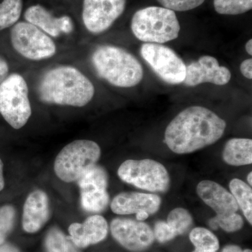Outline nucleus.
I'll return each instance as SVG.
<instances>
[{"mask_svg": "<svg viewBox=\"0 0 252 252\" xmlns=\"http://www.w3.org/2000/svg\"><path fill=\"white\" fill-rule=\"evenodd\" d=\"M225 128L226 123L215 113L201 106H192L167 126L165 142L174 153H193L216 143Z\"/></svg>", "mask_w": 252, "mask_h": 252, "instance_id": "f257e3e1", "label": "nucleus"}, {"mask_svg": "<svg viewBox=\"0 0 252 252\" xmlns=\"http://www.w3.org/2000/svg\"><path fill=\"white\" fill-rule=\"evenodd\" d=\"M37 92L39 99L45 103L81 107L92 100L94 87L77 68L61 66L43 75Z\"/></svg>", "mask_w": 252, "mask_h": 252, "instance_id": "f03ea898", "label": "nucleus"}, {"mask_svg": "<svg viewBox=\"0 0 252 252\" xmlns=\"http://www.w3.org/2000/svg\"><path fill=\"white\" fill-rule=\"evenodd\" d=\"M97 75L117 87L138 85L144 77L142 64L128 51L111 45L99 46L91 57Z\"/></svg>", "mask_w": 252, "mask_h": 252, "instance_id": "7ed1b4c3", "label": "nucleus"}, {"mask_svg": "<svg viewBox=\"0 0 252 252\" xmlns=\"http://www.w3.org/2000/svg\"><path fill=\"white\" fill-rule=\"evenodd\" d=\"M181 26L175 11L160 6H148L136 11L131 30L139 40L165 44L178 38Z\"/></svg>", "mask_w": 252, "mask_h": 252, "instance_id": "20e7f679", "label": "nucleus"}, {"mask_svg": "<svg viewBox=\"0 0 252 252\" xmlns=\"http://www.w3.org/2000/svg\"><path fill=\"white\" fill-rule=\"evenodd\" d=\"M100 155V148L94 141H74L66 145L56 157L55 172L64 182L78 181L97 165Z\"/></svg>", "mask_w": 252, "mask_h": 252, "instance_id": "39448f33", "label": "nucleus"}, {"mask_svg": "<svg viewBox=\"0 0 252 252\" xmlns=\"http://www.w3.org/2000/svg\"><path fill=\"white\" fill-rule=\"evenodd\" d=\"M0 114L14 129L21 128L31 118L27 83L20 74H11L0 84Z\"/></svg>", "mask_w": 252, "mask_h": 252, "instance_id": "423d86ee", "label": "nucleus"}, {"mask_svg": "<svg viewBox=\"0 0 252 252\" xmlns=\"http://www.w3.org/2000/svg\"><path fill=\"white\" fill-rule=\"evenodd\" d=\"M118 175L126 183L150 192L165 193L170 187L166 168L151 159L126 160L119 167Z\"/></svg>", "mask_w": 252, "mask_h": 252, "instance_id": "0eeeda50", "label": "nucleus"}, {"mask_svg": "<svg viewBox=\"0 0 252 252\" xmlns=\"http://www.w3.org/2000/svg\"><path fill=\"white\" fill-rule=\"evenodd\" d=\"M11 41L18 54L31 61L50 59L56 52V46L53 39L28 22H18L13 26Z\"/></svg>", "mask_w": 252, "mask_h": 252, "instance_id": "6e6552de", "label": "nucleus"}, {"mask_svg": "<svg viewBox=\"0 0 252 252\" xmlns=\"http://www.w3.org/2000/svg\"><path fill=\"white\" fill-rule=\"evenodd\" d=\"M140 54L162 81L173 85L183 83L187 65L173 50L162 44L145 43Z\"/></svg>", "mask_w": 252, "mask_h": 252, "instance_id": "1a4fd4ad", "label": "nucleus"}, {"mask_svg": "<svg viewBox=\"0 0 252 252\" xmlns=\"http://www.w3.org/2000/svg\"><path fill=\"white\" fill-rule=\"evenodd\" d=\"M126 0H84L82 20L88 31L97 34L109 29L124 12Z\"/></svg>", "mask_w": 252, "mask_h": 252, "instance_id": "9d476101", "label": "nucleus"}, {"mask_svg": "<svg viewBox=\"0 0 252 252\" xmlns=\"http://www.w3.org/2000/svg\"><path fill=\"white\" fill-rule=\"evenodd\" d=\"M83 208L88 212H100L108 206V175L103 167L95 165L77 181Z\"/></svg>", "mask_w": 252, "mask_h": 252, "instance_id": "9b49d317", "label": "nucleus"}, {"mask_svg": "<svg viewBox=\"0 0 252 252\" xmlns=\"http://www.w3.org/2000/svg\"><path fill=\"white\" fill-rule=\"evenodd\" d=\"M110 229L118 243L132 252L147 250L155 239L150 226L140 220L117 218L111 223Z\"/></svg>", "mask_w": 252, "mask_h": 252, "instance_id": "f8f14e48", "label": "nucleus"}, {"mask_svg": "<svg viewBox=\"0 0 252 252\" xmlns=\"http://www.w3.org/2000/svg\"><path fill=\"white\" fill-rule=\"evenodd\" d=\"M231 79V72L224 66H220L215 57L203 56L198 61L187 66L183 84L193 87L210 83L217 86H224Z\"/></svg>", "mask_w": 252, "mask_h": 252, "instance_id": "ddd939ff", "label": "nucleus"}, {"mask_svg": "<svg viewBox=\"0 0 252 252\" xmlns=\"http://www.w3.org/2000/svg\"><path fill=\"white\" fill-rule=\"evenodd\" d=\"M24 18L28 23L34 25L52 37H59L62 34H70L74 31V23L69 16L55 17L40 4L33 5L28 8Z\"/></svg>", "mask_w": 252, "mask_h": 252, "instance_id": "4468645a", "label": "nucleus"}, {"mask_svg": "<svg viewBox=\"0 0 252 252\" xmlns=\"http://www.w3.org/2000/svg\"><path fill=\"white\" fill-rule=\"evenodd\" d=\"M161 199L158 195L140 192H124L113 199L111 209L117 215H132L146 212L154 215L158 211Z\"/></svg>", "mask_w": 252, "mask_h": 252, "instance_id": "2eb2a0df", "label": "nucleus"}, {"mask_svg": "<svg viewBox=\"0 0 252 252\" xmlns=\"http://www.w3.org/2000/svg\"><path fill=\"white\" fill-rule=\"evenodd\" d=\"M200 198L220 216L236 213L238 205L229 191L221 185L210 180H204L197 186Z\"/></svg>", "mask_w": 252, "mask_h": 252, "instance_id": "dca6fc26", "label": "nucleus"}, {"mask_svg": "<svg viewBox=\"0 0 252 252\" xmlns=\"http://www.w3.org/2000/svg\"><path fill=\"white\" fill-rule=\"evenodd\" d=\"M69 233L77 248H85L105 239L108 233V224L103 217L94 215L89 217L84 223L71 224Z\"/></svg>", "mask_w": 252, "mask_h": 252, "instance_id": "f3484780", "label": "nucleus"}, {"mask_svg": "<svg viewBox=\"0 0 252 252\" xmlns=\"http://www.w3.org/2000/svg\"><path fill=\"white\" fill-rule=\"evenodd\" d=\"M49 215L47 195L42 190L33 191L28 197L23 207V229L28 233L37 232L49 220Z\"/></svg>", "mask_w": 252, "mask_h": 252, "instance_id": "a211bd4d", "label": "nucleus"}, {"mask_svg": "<svg viewBox=\"0 0 252 252\" xmlns=\"http://www.w3.org/2000/svg\"><path fill=\"white\" fill-rule=\"evenodd\" d=\"M222 158L225 163L233 166H243L252 163L251 139H230L225 144Z\"/></svg>", "mask_w": 252, "mask_h": 252, "instance_id": "6ab92c4d", "label": "nucleus"}, {"mask_svg": "<svg viewBox=\"0 0 252 252\" xmlns=\"http://www.w3.org/2000/svg\"><path fill=\"white\" fill-rule=\"evenodd\" d=\"M230 193L233 195L238 207L241 209L249 223H252V189L239 179H233L229 184Z\"/></svg>", "mask_w": 252, "mask_h": 252, "instance_id": "aec40b11", "label": "nucleus"}, {"mask_svg": "<svg viewBox=\"0 0 252 252\" xmlns=\"http://www.w3.org/2000/svg\"><path fill=\"white\" fill-rule=\"evenodd\" d=\"M45 245L47 252H80L70 237L64 235L57 228L49 230L46 235Z\"/></svg>", "mask_w": 252, "mask_h": 252, "instance_id": "412c9836", "label": "nucleus"}, {"mask_svg": "<svg viewBox=\"0 0 252 252\" xmlns=\"http://www.w3.org/2000/svg\"><path fill=\"white\" fill-rule=\"evenodd\" d=\"M23 0H3L0 3V31L14 26L22 14Z\"/></svg>", "mask_w": 252, "mask_h": 252, "instance_id": "4be33fe9", "label": "nucleus"}, {"mask_svg": "<svg viewBox=\"0 0 252 252\" xmlns=\"http://www.w3.org/2000/svg\"><path fill=\"white\" fill-rule=\"evenodd\" d=\"M190 242L195 249L205 251L217 252L220 249V241L216 235L207 228H193L189 235Z\"/></svg>", "mask_w": 252, "mask_h": 252, "instance_id": "5701e85b", "label": "nucleus"}, {"mask_svg": "<svg viewBox=\"0 0 252 252\" xmlns=\"http://www.w3.org/2000/svg\"><path fill=\"white\" fill-rule=\"evenodd\" d=\"M214 7L220 14H243L252 10V0H214Z\"/></svg>", "mask_w": 252, "mask_h": 252, "instance_id": "b1692460", "label": "nucleus"}, {"mask_svg": "<svg viewBox=\"0 0 252 252\" xmlns=\"http://www.w3.org/2000/svg\"><path fill=\"white\" fill-rule=\"evenodd\" d=\"M167 223L177 235L185 234L193 225V218L188 210L182 207L174 209L167 217Z\"/></svg>", "mask_w": 252, "mask_h": 252, "instance_id": "393cba45", "label": "nucleus"}, {"mask_svg": "<svg viewBox=\"0 0 252 252\" xmlns=\"http://www.w3.org/2000/svg\"><path fill=\"white\" fill-rule=\"evenodd\" d=\"M243 217L237 213L227 216L216 215L209 220V225L212 229L217 230L220 228L227 233L238 231L243 228Z\"/></svg>", "mask_w": 252, "mask_h": 252, "instance_id": "a878e982", "label": "nucleus"}, {"mask_svg": "<svg viewBox=\"0 0 252 252\" xmlns=\"http://www.w3.org/2000/svg\"><path fill=\"white\" fill-rule=\"evenodd\" d=\"M16 212L11 205L0 207V245L4 243L14 226Z\"/></svg>", "mask_w": 252, "mask_h": 252, "instance_id": "bb28decb", "label": "nucleus"}, {"mask_svg": "<svg viewBox=\"0 0 252 252\" xmlns=\"http://www.w3.org/2000/svg\"><path fill=\"white\" fill-rule=\"evenodd\" d=\"M162 7L173 11H187L195 9L205 0H157Z\"/></svg>", "mask_w": 252, "mask_h": 252, "instance_id": "cd10ccee", "label": "nucleus"}, {"mask_svg": "<svg viewBox=\"0 0 252 252\" xmlns=\"http://www.w3.org/2000/svg\"><path fill=\"white\" fill-rule=\"evenodd\" d=\"M153 232L154 238L161 243L170 241L177 236L175 230L172 229L167 222L163 220H159L156 223Z\"/></svg>", "mask_w": 252, "mask_h": 252, "instance_id": "c85d7f7f", "label": "nucleus"}, {"mask_svg": "<svg viewBox=\"0 0 252 252\" xmlns=\"http://www.w3.org/2000/svg\"><path fill=\"white\" fill-rule=\"evenodd\" d=\"M240 72L247 79H252V59H249L243 61L240 64Z\"/></svg>", "mask_w": 252, "mask_h": 252, "instance_id": "c756f323", "label": "nucleus"}, {"mask_svg": "<svg viewBox=\"0 0 252 252\" xmlns=\"http://www.w3.org/2000/svg\"><path fill=\"white\" fill-rule=\"evenodd\" d=\"M9 69V64L6 60L0 56V84L8 77Z\"/></svg>", "mask_w": 252, "mask_h": 252, "instance_id": "7c9ffc66", "label": "nucleus"}, {"mask_svg": "<svg viewBox=\"0 0 252 252\" xmlns=\"http://www.w3.org/2000/svg\"><path fill=\"white\" fill-rule=\"evenodd\" d=\"M222 252H252L251 250H242L241 248L237 245H227L222 250Z\"/></svg>", "mask_w": 252, "mask_h": 252, "instance_id": "2f4dec72", "label": "nucleus"}, {"mask_svg": "<svg viewBox=\"0 0 252 252\" xmlns=\"http://www.w3.org/2000/svg\"><path fill=\"white\" fill-rule=\"evenodd\" d=\"M0 252H18V250L13 245L6 244L0 246Z\"/></svg>", "mask_w": 252, "mask_h": 252, "instance_id": "473e14b6", "label": "nucleus"}, {"mask_svg": "<svg viewBox=\"0 0 252 252\" xmlns=\"http://www.w3.org/2000/svg\"><path fill=\"white\" fill-rule=\"evenodd\" d=\"M3 167H4V165L0 159V191L3 190L5 185L4 175H3Z\"/></svg>", "mask_w": 252, "mask_h": 252, "instance_id": "72a5a7b5", "label": "nucleus"}, {"mask_svg": "<svg viewBox=\"0 0 252 252\" xmlns=\"http://www.w3.org/2000/svg\"><path fill=\"white\" fill-rule=\"evenodd\" d=\"M149 216V214L144 211L140 212L136 214V218H137V220H140V221L147 220Z\"/></svg>", "mask_w": 252, "mask_h": 252, "instance_id": "f704fd0d", "label": "nucleus"}, {"mask_svg": "<svg viewBox=\"0 0 252 252\" xmlns=\"http://www.w3.org/2000/svg\"><path fill=\"white\" fill-rule=\"evenodd\" d=\"M245 49L249 55H252V39H250L245 45Z\"/></svg>", "mask_w": 252, "mask_h": 252, "instance_id": "c9c22d12", "label": "nucleus"}, {"mask_svg": "<svg viewBox=\"0 0 252 252\" xmlns=\"http://www.w3.org/2000/svg\"><path fill=\"white\" fill-rule=\"evenodd\" d=\"M248 182L249 185L252 186V173L250 172L248 175Z\"/></svg>", "mask_w": 252, "mask_h": 252, "instance_id": "e433bc0d", "label": "nucleus"}, {"mask_svg": "<svg viewBox=\"0 0 252 252\" xmlns=\"http://www.w3.org/2000/svg\"><path fill=\"white\" fill-rule=\"evenodd\" d=\"M193 252H212V251H205V250H199V249H195Z\"/></svg>", "mask_w": 252, "mask_h": 252, "instance_id": "4c0bfd02", "label": "nucleus"}]
</instances>
